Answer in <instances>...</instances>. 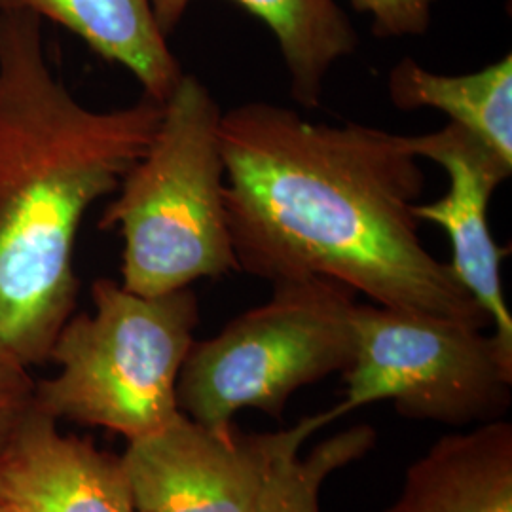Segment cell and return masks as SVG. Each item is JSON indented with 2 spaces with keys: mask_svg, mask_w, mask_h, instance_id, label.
<instances>
[{
  "mask_svg": "<svg viewBox=\"0 0 512 512\" xmlns=\"http://www.w3.org/2000/svg\"><path fill=\"white\" fill-rule=\"evenodd\" d=\"M382 512H512V423L494 420L440 437L404 475Z\"/></svg>",
  "mask_w": 512,
  "mask_h": 512,
  "instance_id": "10",
  "label": "cell"
},
{
  "mask_svg": "<svg viewBox=\"0 0 512 512\" xmlns=\"http://www.w3.org/2000/svg\"><path fill=\"white\" fill-rule=\"evenodd\" d=\"M355 357L346 395L327 420L393 401L410 420L469 427L501 420L511 406L512 357L494 334L450 317L357 304Z\"/></svg>",
  "mask_w": 512,
  "mask_h": 512,
  "instance_id": "6",
  "label": "cell"
},
{
  "mask_svg": "<svg viewBox=\"0 0 512 512\" xmlns=\"http://www.w3.org/2000/svg\"><path fill=\"white\" fill-rule=\"evenodd\" d=\"M272 298L196 342L184 359L179 410L230 431L241 410L281 420L306 385L346 372L355 357V291L327 277L275 281Z\"/></svg>",
  "mask_w": 512,
  "mask_h": 512,
  "instance_id": "5",
  "label": "cell"
},
{
  "mask_svg": "<svg viewBox=\"0 0 512 512\" xmlns=\"http://www.w3.org/2000/svg\"><path fill=\"white\" fill-rule=\"evenodd\" d=\"M192 0H150L160 31L169 37ZM274 33L291 78L294 99L313 109L340 59L355 54L359 37L336 0H236Z\"/></svg>",
  "mask_w": 512,
  "mask_h": 512,
  "instance_id": "12",
  "label": "cell"
},
{
  "mask_svg": "<svg viewBox=\"0 0 512 512\" xmlns=\"http://www.w3.org/2000/svg\"><path fill=\"white\" fill-rule=\"evenodd\" d=\"M329 425L319 412L275 433L217 431L179 412L122 456L139 512H255L275 461Z\"/></svg>",
  "mask_w": 512,
  "mask_h": 512,
  "instance_id": "7",
  "label": "cell"
},
{
  "mask_svg": "<svg viewBox=\"0 0 512 512\" xmlns=\"http://www.w3.org/2000/svg\"><path fill=\"white\" fill-rule=\"evenodd\" d=\"M0 12H29L63 25L93 54L126 67L145 95L158 103H164L184 74L150 0H0Z\"/></svg>",
  "mask_w": 512,
  "mask_h": 512,
  "instance_id": "11",
  "label": "cell"
},
{
  "mask_svg": "<svg viewBox=\"0 0 512 512\" xmlns=\"http://www.w3.org/2000/svg\"><path fill=\"white\" fill-rule=\"evenodd\" d=\"M387 90L395 107L440 110L512 164L511 54L459 76L431 73L406 57L393 67Z\"/></svg>",
  "mask_w": 512,
  "mask_h": 512,
  "instance_id": "13",
  "label": "cell"
},
{
  "mask_svg": "<svg viewBox=\"0 0 512 512\" xmlns=\"http://www.w3.org/2000/svg\"><path fill=\"white\" fill-rule=\"evenodd\" d=\"M0 512H19L14 505H10L8 501L0 499Z\"/></svg>",
  "mask_w": 512,
  "mask_h": 512,
  "instance_id": "17",
  "label": "cell"
},
{
  "mask_svg": "<svg viewBox=\"0 0 512 512\" xmlns=\"http://www.w3.org/2000/svg\"><path fill=\"white\" fill-rule=\"evenodd\" d=\"M357 12L372 18V29L380 38L420 37L433 18L439 0H349Z\"/></svg>",
  "mask_w": 512,
  "mask_h": 512,
  "instance_id": "16",
  "label": "cell"
},
{
  "mask_svg": "<svg viewBox=\"0 0 512 512\" xmlns=\"http://www.w3.org/2000/svg\"><path fill=\"white\" fill-rule=\"evenodd\" d=\"M0 499L19 512H139L122 456L61 435L38 406L0 467Z\"/></svg>",
  "mask_w": 512,
  "mask_h": 512,
  "instance_id": "9",
  "label": "cell"
},
{
  "mask_svg": "<svg viewBox=\"0 0 512 512\" xmlns=\"http://www.w3.org/2000/svg\"><path fill=\"white\" fill-rule=\"evenodd\" d=\"M160 118L162 103L148 95L88 109L52 71L42 19L0 12V359L50 363L76 310L84 215L118 190Z\"/></svg>",
  "mask_w": 512,
  "mask_h": 512,
  "instance_id": "2",
  "label": "cell"
},
{
  "mask_svg": "<svg viewBox=\"0 0 512 512\" xmlns=\"http://www.w3.org/2000/svg\"><path fill=\"white\" fill-rule=\"evenodd\" d=\"M35 391L37 382L31 378L29 368L0 359V467L37 410Z\"/></svg>",
  "mask_w": 512,
  "mask_h": 512,
  "instance_id": "15",
  "label": "cell"
},
{
  "mask_svg": "<svg viewBox=\"0 0 512 512\" xmlns=\"http://www.w3.org/2000/svg\"><path fill=\"white\" fill-rule=\"evenodd\" d=\"M219 135L241 272L270 283L327 277L378 306L492 327L421 243L414 207L425 175L406 135L313 124L262 101L224 112Z\"/></svg>",
  "mask_w": 512,
  "mask_h": 512,
  "instance_id": "1",
  "label": "cell"
},
{
  "mask_svg": "<svg viewBox=\"0 0 512 512\" xmlns=\"http://www.w3.org/2000/svg\"><path fill=\"white\" fill-rule=\"evenodd\" d=\"M406 143L418 158L439 164L450 177L448 194L437 202L416 203L414 213L420 222L437 224L448 234L450 268L488 315L499 348L512 357V315L501 279L509 247L495 243L488 220L490 200L511 177L512 164L454 122L433 133L406 135Z\"/></svg>",
  "mask_w": 512,
  "mask_h": 512,
  "instance_id": "8",
  "label": "cell"
},
{
  "mask_svg": "<svg viewBox=\"0 0 512 512\" xmlns=\"http://www.w3.org/2000/svg\"><path fill=\"white\" fill-rule=\"evenodd\" d=\"M376 444L370 425H355L319 442L306 458L294 446L275 461L255 512H321V490L334 471L365 458Z\"/></svg>",
  "mask_w": 512,
  "mask_h": 512,
  "instance_id": "14",
  "label": "cell"
},
{
  "mask_svg": "<svg viewBox=\"0 0 512 512\" xmlns=\"http://www.w3.org/2000/svg\"><path fill=\"white\" fill-rule=\"evenodd\" d=\"M222 110L202 80L184 73L162 103L147 152L126 173L99 228L124 239L122 287L139 296L188 289L239 272L224 203Z\"/></svg>",
  "mask_w": 512,
  "mask_h": 512,
  "instance_id": "3",
  "label": "cell"
},
{
  "mask_svg": "<svg viewBox=\"0 0 512 512\" xmlns=\"http://www.w3.org/2000/svg\"><path fill=\"white\" fill-rule=\"evenodd\" d=\"M92 300L93 313H73L55 338L59 372L38 382V410L143 439L181 412L177 382L200 323L198 296L190 287L139 296L101 277Z\"/></svg>",
  "mask_w": 512,
  "mask_h": 512,
  "instance_id": "4",
  "label": "cell"
}]
</instances>
